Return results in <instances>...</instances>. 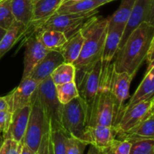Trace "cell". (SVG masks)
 Segmentation results:
<instances>
[{
  "mask_svg": "<svg viewBox=\"0 0 154 154\" xmlns=\"http://www.w3.org/2000/svg\"><path fill=\"white\" fill-rule=\"evenodd\" d=\"M0 1H2V0H0Z\"/></svg>",
  "mask_w": 154,
  "mask_h": 154,
  "instance_id": "46",
  "label": "cell"
},
{
  "mask_svg": "<svg viewBox=\"0 0 154 154\" xmlns=\"http://www.w3.org/2000/svg\"><path fill=\"white\" fill-rule=\"evenodd\" d=\"M102 72L101 60L86 69L75 72V83L77 84L79 97L85 105L87 111V126L91 115L92 108L98 93Z\"/></svg>",
  "mask_w": 154,
  "mask_h": 154,
  "instance_id": "4",
  "label": "cell"
},
{
  "mask_svg": "<svg viewBox=\"0 0 154 154\" xmlns=\"http://www.w3.org/2000/svg\"><path fill=\"white\" fill-rule=\"evenodd\" d=\"M63 63H65L64 59L60 51H49L46 56L32 69L29 78L35 81L38 84H40L51 77L52 72Z\"/></svg>",
  "mask_w": 154,
  "mask_h": 154,
  "instance_id": "14",
  "label": "cell"
},
{
  "mask_svg": "<svg viewBox=\"0 0 154 154\" xmlns=\"http://www.w3.org/2000/svg\"><path fill=\"white\" fill-rule=\"evenodd\" d=\"M135 0H122L117 10L108 17V28L123 27L125 29L129 19Z\"/></svg>",
  "mask_w": 154,
  "mask_h": 154,
  "instance_id": "26",
  "label": "cell"
},
{
  "mask_svg": "<svg viewBox=\"0 0 154 154\" xmlns=\"http://www.w3.org/2000/svg\"><path fill=\"white\" fill-rule=\"evenodd\" d=\"M81 1V0H63V2H77Z\"/></svg>",
  "mask_w": 154,
  "mask_h": 154,
  "instance_id": "44",
  "label": "cell"
},
{
  "mask_svg": "<svg viewBox=\"0 0 154 154\" xmlns=\"http://www.w3.org/2000/svg\"><path fill=\"white\" fill-rule=\"evenodd\" d=\"M55 87L57 98L63 105L69 103L72 99L79 96L78 87L75 81L56 85Z\"/></svg>",
  "mask_w": 154,
  "mask_h": 154,
  "instance_id": "28",
  "label": "cell"
},
{
  "mask_svg": "<svg viewBox=\"0 0 154 154\" xmlns=\"http://www.w3.org/2000/svg\"><path fill=\"white\" fill-rule=\"evenodd\" d=\"M38 85V84L29 77L21 80L18 87L5 96L8 111L12 113L17 109L29 105Z\"/></svg>",
  "mask_w": 154,
  "mask_h": 154,
  "instance_id": "12",
  "label": "cell"
},
{
  "mask_svg": "<svg viewBox=\"0 0 154 154\" xmlns=\"http://www.w3.org/2000/svg\"><path fill=\"white\" fill-rule=\"evenodd\" d=\"M38 99L43 108L45 118L51 130L61 129L63 105L59 101L56 87L51 77L38 84L36 89Z\"/></svg>",
  "mask_w": 154,
  "mask_h": 154,
  "instance_id": "8",
  "label": "cell"
},
{
  "mask_svg": "<svg viewBox=\"0 0 154 154\" xmlns=\"http://www.w3.org/2000/svg\"><path fill=\"white\" fill-rule=\"evenodd\" d=\"M153 53H154V42L150 45V48H149L148 51H147V57H146L145 61H147V69H151V68L154 67V57H153Z\"/></svg>",
  "mask_w": 154,
  "mask_h": 154,
  "instance_id": "37",
  "label": "cell"
},
{
  "mask_svg": "<svg viewBox=\"0 0 154 154\" xmlns=\"http://www.w3.org/2000/svg\"><path fill=\"white\" fill-rule=\"evenodd\" d=\"M123 30H124L123 27H114V28L108 27V33H107L102 57H101L102 67L108 66L113 63V60L114 59L119 48Z\"/></svg>",
  "mask_w": 154,
  "mask_h": 154,
  "instance_id": "18",
  "label": "cell"
},
{
  "mask_svg": "<svg viewBox=\"0 0 154 154\" xmlns=\"http://www.w3.org/2000/svg\"><path fill=\"white\" fill-rule=\"evenodd\" d=\"M50 129L35 90L32 98L28 123L21 142L35 153L44 134Z\"/></svg>",
  "mask_w": 154,
  "mask_h": 154,
  "instance_id": "6",
  "label": "cell"
},
{
  "mask_svg": "<svg viewBox=\"0 0 154 154\" xmlns=\"http://www.w3.org/2000/svg\"><path fill=\"white\" fill-rule=\"evenodd\" d=\"M87 144L77 138L67 136L66 154H83Z\"/></svg>",
  "mask_w": 154,
  "mask_h": 154,
  "instance_id": "33",
  "label": "cell"
},
{
  "mask_svg": "<svg viewBox=\"0 0 154 154\" xmlns=\"http://www.w3.org/2000/svg\"><path fill=\"white\" fill-rule=\"evenodd\" d=\"M22 145V142H17L10 138L5 139L0 150V154H20Z\"/></svg>",
  "mask_w": 154,
  "mask_h": 154,
  "instance_id": "34",
  "label": "cell"
},
{
  "mask_svg": "<svg viewBox=\"0 0 154 154\" xmlns=\"http://www.w3.org/2000/svg\"><path fill=\"white\" fill-rule=\"evenodd\" d=\"M6 31H7V30L4 29L0 28V41L2 40V37L5 35V34Z\"/></svg>",
  "mask_w": 154,
  "mask_h": 154,
  "instance_id": "42",
  "label": "cell"
},
{
  "mask_svg": "<svg viewBox=\"0 0 154 154\" xmlns=\"http://www.w3.org/2000/svg\"><path fill=\"white\" fill-rule=\"evenodd\" d=\"M154 98L136 104L120 114L116 123L113 125L117 135L126 133L139 124L144 119L153 114Z\"/></svg>",
  "mask_w": 154,
  "mask_h": 154,
  "instance_id": "9",
  "label": "cell"
},
{
  "mask_svg": "<svg viewBox=\"0 0 154 154\" xmlns=\"http://www.w3.org/2000/svg\"><path fill=\"white\" fill-rule=\"evenodd\" d=\"M84 41V36L81 30H78L67 39L60 51L65 63L73 64L78 60L82 49Z\"/></svg>",
  "mask_w": 154,
  "mask_h": 154,
  "instance_id": "21",
  "label": "cell"
},
{
  "mask_svg": "<svg viewBox=\"0 0 154 154\" xmlns=\"http://www.w3.org/2000/svg\"><path fill=\"white\" fill-rule=\"evenodd\" d=\"M143 23L154 26V0H135L132 13L123 30L119 48L123 46L131 32Z\"/></svg>",
  "mask_w": 154,
  "mask_h": 154,
  "instance_id": "10",
  "label": "cell"
},
{
  "mask_svg": "<svg viewBox=\"0 0 154 154\" xmlns=\"http://www.w3.org/2000/svg\"><path fill=\"white\" fill-rule=\"evenodd\" d=\"M117 139L126 140L132 143L146 139H154V113L144 119L135 127L116 137Z\"/></svg>",
  "mask_w": 154,
  "mask_h": 154,
  "instance_id": "19",
  "label": "cell"
},
{
  "mask_svg": "<svg viewBox=\"0 0 154 154\" xmlns=\"http://www.w3.org/2000/svg\"><path fill=\"white\" fill-rule=\"evenodd\" d=\"M1 110H8L5 96L4 97H0V111Z\"/></svg>",
  "mask_w": 154,
  "mask_h": 154,
  "instance_id": "38",
  "label": "cell"
},
{
  "mask_svg": "<svg viewBox=\"0 0 154 154\" xmlns=\"http://www.w3.org/2000/svg\"><path fill=\"white\" fill-rule=\"evenodd\" d=\"M63 2V0H38L35 3L32 20L28 27L42 22L56 13Z\"/></svg>",
  "mask_w": 154,
  "mask_h": 154,
  "instance_id": "25",
  "label": "cell"
},
{
  "mask_svg": "<svg viewBox=\"0 0 154 154\" xmlns=\"http://www.w3.org/2000/svg\"><path fill=\"white\" fill-rule=\"evenodd\" d=\"M97 13V10L78 14L54 13L42 22L28 28L32 27V31L43 29L57 30L64 33L67 38H69L70 36L80 30L87 19L96 15Z\"/></svg>",
  "mask_w": 154,
  "mask_h": 154,
  "instance_id": "7",
  "label": "cell"
},
{
  "mask_svg": "<svg viewBox=\"0 0 154 154\" xmlns=\"http://www.w3.org/2000/svg\"><path fill=\"white\" fill-rule=\"evenodd\" d=\"M29 112L30 105L17 109L11 113L8 128L6 133L3 135L4 139L10 138L17 142L22 141L26 129Z\"/></svg>",
  "mask_w": 154,
  "mask_h": 154,
  "instance_id": "16",
  "label": "cell"
},
{
  "mask_svg": "<svg viewBox=\"0 0 154 154\" xmlns=\"http://www.w3.org/2000/svg\"><path fill=\"white\" fill-rule=\"evenodd\" d=\"M68 135L63 129H59L50 132L51 144L54 154H66V138Z\"/></svg>",
  "mask_w": 154,
  "mask_h": 154,
  "instance_id": "29",
  "label": "cell"
},
{
  "mask_svg": "<svg viewBox=\"0 0 154 154\" xmlns=\"http://www.w3.org/2000/svg\"><path fill=\"white\" fill-rule=\"evenodd\" d=\"M98 1L99 2H101L102 3V5H105V4H107V3H109V2H113V1H114V0H98Z\"/></svg>",
  "mask_w": 154,
  "mask_h": 154,
  "instance_id": "43",
  "label": "cell"
},
{
  "mask_svg": "<svg viewBox=\"0 0 154 154\" xmlns=\"http://www.w3.org/2000/svg\"><path fill=\"white\" fill-rule=\"evenodd\" d=\"M50 132H51V129L44 134L40 145L35 154H54L51 138H50Z\"/></svg>",
  "mask_w": 154,
  "mask_h": 154,
  "instance_id": "35",
  "label": "cell"
},
{
  "mask_svg": "<svg viewBox=\"0 0 154 154\" xmlns=\"http://www.w3.org/2000/svg\"><path fill=\"white\" fill-rule=\"evenodd\" d=\"M42 45L36 36L35 33L32 32L29 37L27 36L25 42V51H24L23 72L22 80L29 78L32 69L36 65L46 56L48 53Z\"/></svg>",
  "mask_w": 154,
  "mask_h": 154,
  "instance_id": "13",
  "label": "cell"
},
{
  "mask_svg": "<svg viewBox=\"0 0 154 154\" xmlns=\"http://www.w3.org/2000/svg\"><path fill=\"white\" fill-rule=\"evenodd\" d=\"M103 5L98 0H81L77 2H63L57 10V14L85 13L97 10Z\"/></svg>",
  "mask_w": 154,
  "mask_h": 154,
  "instance_id": "24",
  "label": "cell"
},
{
  "mask_svg": "<svg viewBox=\"0 0 154 154\" xmlns=\"http://www.w3.org/2000/svg\"><path fill=\"white\" fill-rule=\"evenodd\" d=\"M113 70V63L104 67L102 66L100 84L92 108L88 126H113L114 102L111 93V80Z\"/></svg>",
  "mask_w": 154,
  "mask_h": 154,
  "instance_id": "3",
  "label": "cell"
},
{
  "mask_svg": "<svg viewBox=\"0 0 154 154\" xmlns=\"http://www.w3.org/2000/svg\"><path fill=\"white\" fill-rule=\"evenodd\" d=\"M22 144H23V143H22ZM20 154H35V153H34V152L32 151V150H30L29 147H27L26 146L24 145V144H23Z\"/></svg>",
  "mask_w": 154,
  "mask_h": 154,
  "instance_id": "39",
  "label": "cell"
},
{
  "mask_svg": "<svg viewBox=\"0 0 154 154\" xmlns=\"http://www.w3.org/2000/svg\"><path fill=\"white\" fill-rule=\"evenodd\" d=\"M87 154H102V153H101L100 150H99V149H97L93 145H90V149H89V151L88 153H87Z\"/></svg>",
  "mask_w": 154,
  "mask_h": 154,
  "instance_id": "40",
  "label": "cell"
},
{
  "mask_svg": "<svg viewBox=\"0 0 154 154\" xmlns=\"http://www.w3.org/2000/svg\"><path fill=\"white\" fill-rule=\"evenodd\" d=\"M154 95V67L147 70L144 79L134 93L126 105H123L121 113L126 111L133 105L144 101L149 100L153 97ZM120 113V114H121ZM120 117V116H119ZM119 118V117H118Z\"/></svg>",
  "mask_w": 154,
  "mask_h": 154,
  "instance_id": "17",
  "label": "cell"
},
{
  "mask_svg": "<svg viewBox=\"0 0 154 154\" xmlns=\"http://www.w3.org/2000/svg\"><path fill=\"white\" fill-rule=\"evenodd\" d=\"M14 21L11 8V0L0 1V28L8 30Z\"/></svg>",
  "mask_w": 154,
  "mask_h": 154,
  "instance_id": "30",
  "label": "cell"
},
{
  "mask_svg": "<svg viewBox=\"0 0 154 154\" xmlns=\"http://www.w3.org/2000/svg\"><path fill=\"white\" fill-rule=\"evenodd\" d=\"M116 135L117 132L113 126L95 125L87 126V144L93 145L99 150L108 147L116 138Z\"/></svg>",
  "mask_w": 154,
  "mask_h": 154,
  "instance_id": "15",
  "label": "cell"
},
{
  "mask_svg": "<svg viewBox=\"0 0 154 154\" xmlns=\"http://www.w3.org/2000/svg\"><path fill=\"white\" fill-rule=\"evenodd\" d=\"M87 126V117L85 105L79 96L63 105L62 127L68 136L77 138L88 145L86 138Z\"/></svg>",
  "mask_w": 154,
  "mask_h": 154,
  "instance_id": "5",
  "label": "cell"
},
{
  "mask_svg": "<svg viewBox=\"0 0 154 154\" xmlns=\"http://www.w3.org/2000/svg\"><path fill=\"white\" fill-rule=\"evenodd\" d=\"M33 0H11V8L15 20L28 27L34 14Z\"/></svg>",
  "mask_w": 154,
  "mask_h": 154,
  "instance_id": "22",
  "label": "cell"
},
{
  "mask_svg": "<svg viewBox=\"0 0 154 154\" xmlns=\"http://www.w3.org/2000/svg\"><path fill=\"white\" fill-rule=\"evenodd\" d=\"M75 72L76 69L73 64L63 63L52 72L51 80L55 86L75 81Z\"/></svg>",
  "mask_w": 154,
  "mask_h": 154,
  "instance_id": "27",
  "label": "cell"
},
{
  "mask_svg": "<svg viewBox=\"0 0 154 154\" xmlns=\"http://www.w3.org/2000/svg\"><path fill=\"white\" fill-rule=\"evenodd\" d=\"M38 1V0H33V2H34V4H35V3L37 2Z\"/></svg>",
  "mask_w": 154,
  "mask_h": 154,
  "instance_id": "45",
  "label": "cell"
},
{
  "mask_svg": "<svg viewBox=\"0 0 154 154\" xmlns=\"http://www.w3.org/2000/svg\"><path fill=\"white\" fill-rule=\"evenodd\" d=\"M129 154H154V139L132 142Z\"/></svg>",
  "mask_w": 154,
  "mask_h": 154,
  "instance_id": "32",
  "label": "cell"
},
{
  "mask_svg": "<svg viewBox=\"0 0 154 154\" xmlns=\"http://www.w3.org/2000/svg\"><path fill=\"white\" fill-rule=\"evenodd\" d=\"M36 36L44 47L48 51H61L67 41V37L63 32L53 29L35 30Z\"/></svg>",
  "mask_w": 154,
  "mask_h": 154,
  "instance_id": "20",
  "label": "cell"
},
{
  "mask_svg": "<svg viewBox=\"0 0 154 154\" xmlns=\"http://www.w3.org/2000/svg\"><path fill=\"white\" fill-rule=\"evenodd\" d=\"M11 113L8 110L0 111V132H2L3 135L7 132L11 121Z\"/></svg>",
  "mask_w": 154,
  "mask_h": 154,
  "instance_id": "36",
  "label": "cell"
},
{
  "mask_svg": "<svg viewBox=\"0 0 154 154\" xmlns=\"http://www.w3.org/2000/svg\"><path fill=\"white\" fill-rule=\"evenodd\" d=\"M132 143L126 140L115 139L108 147L100 150L102 154H129Z\"/></svg>",
  "mask_w": 154,
  "mask_h": 154,
  "instance_id": "31",
  "label": "cell"
},
{
  "mask_svg": "<svg viewBox=\"0 0 154 154\" xmlns=\"http://www.w3.org/2000/svg\"><path fill=\"white\" fill-rule=\"evenodd\" d=\"M134 76L126 72H117L113 70L111 80V93L114 102V123L118 119L124 102L129 97V87Z\"/></svg>",
  "mask_w": 154,
  "mask_h": 154,
  "instance_id": "11",
  "label": "cell"
},
{
  "mask_svg": "<svg viewBox=\"0 0 154 154\" xmlns=\"http://www.w3.org/2000/svg\"><path fill=\"white\" fill-rule=\"evenodd\" d=\"M154 42V26L143 23L131 32L117 51L113 61L117 72H126L135 76L145 61L150 45Z\"/></svg>",
  "mask_w": 154,
  "mask_h": 154,
  "instance_id": "1",
  "label": "cell"
},
{
  "mask_svg": "<svg viewBox=\"0 0 154 154\" xmlns=\"http://www.w3.org/2000/svg\"><path fill=\"white\" fill-rule=\"evenodd\" d=\"M27 27L15 20L0 41V59L26 32Z\"/></svg>",
  "mask_w": 154,
  "mask_h": 154,
  "instance_id": "23",
  "label": "cell"
},
{
  "mask_svg": "<svg viewBox=\"0 0 154 154\" xmlns=\"http://www.w3.org/2000/svg\"><path fill=\"white\" fill-rule=\"evenodd\" d=\"M108 20L102 17H91L81 28L84 44L78 60L73 63L76 71L86 69L101 60L108 33Z\"/></svg>",
  "mask_w": 154,
  "mask_h": 154,
  "instance_id": "2",
  "label": "cell"
},
{
  "mask_svg": "<svg viewBox=\"0 0 154 154\" xmlns=\"http://www.w3.org/2000/svg\"><path fill=\"white\" fill-rule=\"evenodd\" d=\"M4 141L5 139H4V137H3L2 132H0V150H1L2 146L3 143H4Z\"/></svg>",
  "mask_w": 154,
  "mask_h": 154,
  "instance_id": "41",
  "label": "cell"
}]
</instances>
